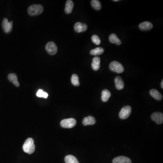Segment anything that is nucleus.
<instances>
[{
  "label": "nucleus",
  "mask_w": 163,
  "mask_h": 163,
  "mask_svg": "<svg viewBox=\"0 0 163 163\" xmlns=\"http://www.w3.org/2000/svg\"><path fill=\"white\" fill-rule=\"evenodd\" d=\"M35 146L33 139L29 138L26 140L23 146V151L28 154H33L35 151Z\"/></svg>",
  "instance_id": "nucleus-1"
},
{
  "label": "nucleus",
  "mask_w": 163,
  "mask_h": 163,
  "mask_svg": "<svg viewBox=\"0 0 163 163\" xmlns=\"http://www.w3.org/2000/svg\"><path fill=\"white\" fill-rule=\"evenodd\" d=\"M43 10V7L41 5H33L28 8V12L30 16H34L41 14Z\"/></svg>",
  "instance_id": "nucleus-2"
},
{
  "label": "nucleus",
  "mask_w": 163,
  "mask_h": 163,
  "mask_svg": "<svg viewBox=\"0 0 163 163\" xmlns=\"http://www.w3.org/2000/svg\"><path fill=\"white\" fill-rule=\"evenodd\" d=\"M111 70L117 73H121L124 71V67L121 64L117 61L111 62L109 65Z\"/></svg>",
  "instance_id": "nucleus-3"
},
{
  "label": "nucleus",
  "mask_w": 163,
  "mask_h": 163,
  "mask_svg": "<svg viewBox=\"0 0 163 163\" xmlns=\"http://www.w3.org/2000/svg\"><path fill=\"white\" fill-rule=\"evenodd\" d=\"M77 122L75 119L73 118H68L64 119L61 121L60 125L63 128H72L75 127L76 125Z\"/></svg>",
  "instance_id": "nucleus-4"
},
{
  "label": "nucleus",
  "mask_w": 163,
  "mask_h": 163,
  "mask_svg": "<svg viewBox=\"0 0 163 163\" xmlns=\"http://www.w3.org/2000/svg\"><path fill=\"white\" fill-rule=\"evenodd\" d=\"M131 113V107L129 106H126L121 109L119 113V117L122 119H127L130 116Z\"/></svg>",
  "instance_id": "nucleus-5"
},
{
  "label": "nucleus",
  "mask_w": 163,
  "mask_h": 163,
  "mask_svg": "<svg viewBox=\"0 0 163 163\" xmlns=\"http://www.w3.org/2000/svg\"><path fill=\"white\" fill-rule=\"evenodd\" d=\"M46 49L47 53L50 55H55L57 53L58 48L54 42L50 41L47 44Z\"/></svg>",
  "instance_id": "nucleus-6"
},
{
  "label": "nucleus",
  "mask_w": 163,
  "mask_h": 163,
  "mask_svg": "<svg viewBox=\"0 0 163 163\" xmlns=\"http://www.w3.org/2000/svg\"><path fill=\"white\" fill-rule=\"evenodd\" d=\"M3 30L6 33H10L12 30L13 22H9L6 18L3 19L2 23Z\"/></svg>",
  "instance_id": "nucleus-7"
},
{
  "label": "nucleus",
  "mask_w": 163,
  "mask_h": 163,
  "mask_svg": "<svg viewBox=\"0 0 163 163\" xmlns=\"http://www.w3.org/2000/svg\"><path fill=\"white\" fill-rule=\"evenodd\" d=\"M152 120L155 121L157 124H161L163 122V114L160 112L153 113L151 116Z\"/></svg>",
  "instance_id": "nucleus-8"
},
{
  "label": "nucleus",
  "mask_w": 163,
  "mask_h": 163,
  "mask_svg": "<svg viewBox=\"0 0 163 163\" xmlns=\"http://www.w3.org/2000/svg\"><path fill=\"white\" fill-rule=\"evenodd\" d=\"M74 29L77 33L84 32L87 30L88 26L86 24L82 23L81 22H77L75 24Z\"/></svg>",
  "instance_id": "nucleus-9"
},
{
  "label": "nucleus",
  "mask_w": 163,
  "mask_h": 163,
  "mask_svg": "<svg viewBox=\"0 0 163 163\" xmlns=\"http://www.w3.org/2000/svg\"><path fill=\"white\" fill-rule=\"evenodd\" d=\"M116 88L118 90L123 89L124 88V83L122 79L120 77H116L114 80Z\"/></svg>",
  "instance_id": "nucleus-10"
},
{
  "label": "nucleus",
  "mask_w": 163,
  "mask_h": 163,
  "mask_svg": "<svg viewBox=\"0 0 163 163\" xmlns=\"http://www.w3.org/2000/svg\"><path fill=\"white\" fill-rule=\"evenodd\" d=\"M139 27L141 30H149L153 28V26L150 22L144 21L140 24Z\"/></svg>",
  "instance_id": "nucleus-11"
},
{
  "label": "nucleus",
  "mask_w": 163,
  "mask_h": 163,
  "mask_svg": "<svg viewBox=\"0 0 163 163\" xmlns=\"http://www.w3.org/2000/svg\"><path fill=\"white\" fill-rule=\"evenodd\" d=\"M113 163H132L131 160L128 157L119 156L113 159Z\"/></svg>",
  "instance_id": "nucleus-12"
},
{
  "label": "nucleus",
  "mask_w": 163,
  "mask_h": 163,
  "mask_svg": "<svg viewBox=\"0 0 163 163\" xmlns=\"http://www.w3.org/2000/svg\"><path fill=\"white\" fill-rule=\"evenodd\" d=\"M150 94L152 97L155 98L156 100L160 101L162 100L163 96L158 90L153 89L150 90Z\"/></svg>",
  "instance_id": "nucleus-13"
},
{
  "label": "nucleus",
  "mask_w": 163,
  "mask_h": 163,
  "mask_svg": "<svg viewBox=\"0 0 163 163\" xmlns=\"http://www.w3.org/2000/svg\"><path fill=\"white\" fill-rule=\"evenodd\" d=\"M92 68L95 71H97L100 67V58L99 57H94L93 59L92 64Z\"/></svg>",
  "instance_id": "nucleus-14"
},
{
  "label": "nucleus",
  "mask_w": 163,
  "mask_h": 163,
  "mask_svg": "<svg viewBox=\"0 0 163 163\" xmlns=\"http://www.w3.org/2000/svg\"><path fill=\"white\" fill-rule=\"evenodd\" d=\"M96 123V120L94 117L92 116H88L84 118L83 121V124L84 126L88 125H93Z\"/></svg>",
  "instance_id": "nucleus-15"
},
{
  "label": "nucleus",
  "mask_w": 163,
  "mask_h": 163,
  "mask_svg": "<svg viewBox=\"0 0 163 163\" xmlns=\"http://www.w3.org/2000/svg\"><path fill=\"white\" fill-rule=\"evenodd\" d=\"M74 3L71 0H68L65 4V12L66 14H70L72 12Z\"/></svg>",
  "instance_id": "nucleus-16"
},
{
  "label": "nucleus",
  "mask_w": 163,
  "mask_h": 163,
  "mask_svg": "<svg viewBox=\"0 0 163 163\" xmlns=\"http://www.w3.org/2000/svg\"><path fill=\"white\" fill-rule=\"evenodd\" d=\"M8 79L15 86L19 87L20 84L18 81V77L15 73H10L8 76Z\"/></svg>",
  "instance_id": "nucleus-17"
},
{
  "label": "nucleus",
  "mask_w": 163,
  "mask_h": 163,
  "mask_svg": "<svg viewBox=\"0 0 163 163\" xmlns=\"http://www.w3.org/2000/svg\"><path fill=\"white\" fill-rule=\"evenodd\" d=\"M110 42L112 43L116 44L118 46H119L122 44V41L121 40L118 38L116 34H112L109 37Z\"/></svg>",
  "instance_id": "nucleus-18"
},
{
  "label": "nucleus",
  "mask_w": 163,
  "mask_h": 163,
  "mask_svg": "<svg viewBox=\"0 0 163 163\" xmlns=\"http://www.w3.org/2000/svg\"><path fill=\"white\" fill-rule=\"evenodd\" d=\"M111 96V93L109 90L104 89L102 91V100L104 102H106Z\"/></svg>",
  "instance_id": "nucleus-19"
},
{
  "label": "nucleus",
  "mask_w": 163,
  "mask_h": 163,
  "mask_svg": "<svg viewBox=\"0 0 163 163\" xmlns=\"http://www.w3.org/2000/svg\"><path fill=\"white\" fill-rule=\"evenodd\" d=\"M104 52V50L103 48L101 47H97L91 50L90 52V54L92 55L97 56V55H100L103 54Z\"/></svg>",
  "instance_id": "nucleus-20"
},
{
  "label": "nucleus",
  "mask_w": 163,
  "mask_h": 163,
  "mask_svg": "<svg viewBox=\"0 0 163 163\" xmlns=\"http://www.w3.org/2000/svg\"><path fill=\"white\" fill-rule=\"evenodd\" d=\"M66 163H79L77 158L72 155H68L65 157L64 159Z\"/></svg>",
  "instance_id": "nucleus-21"
},
{
  "label": "nucleus",
  "mask_w": 163,
  "mask_h": 163,
  "mask_svg": "<svg viewBox=\"0 0 163 163\" xmlns=\"http://www.w3.org/2000/svg\"><path fill=\"white\" fill-rule=\"evenodd\" d=\"M91 3L92 7L96 10H100L101 9L102 5L100 1L97 0H92Z\"/></svg>",
  "instance_id": "nucleus-22"
},
{
  "label": "nucleus",
  "mask_w": 163,
  "mask_h": 163,
  "mask_svg": "<svg viewBox=\"0 0 163 163\" xmlns=\"http://www.w3.org/2000/svg\"><path fill=\"white\" fill-rule=\"evenodd\" d=\"M71 83L75 86H79L80 83L79 81V77L77 75L73 74L71 77Z\"/></svg>",
  "instance_id": "nucleus-23"
},
{
  "label": "nucleus",
  "mask_w": 163,
  "mask_h": 163,
  "mask_svg": "<svg viewBox=\"0 0 163 163\" xmlns=\"http://www.w3.org/2000/svg\"><path fill=\"white\" fill-rule=\"evenodd\" d=\"M36 96H37L38 97L47 98L48 97V94L46 92H44L43 90L42 89H39L37 92Z\"/></svg>",
  "instance_id": "nucleus-24"
},
{
  "label": "nucleus",
  "mask_w": 163,
  "mask_h": 163,
  "mask_svg": "<svg viewBox=\"0 0 163 163\" xmlns=\"http://www.w3.org/2000/svg\"><path fill=\"white\" fill-rule=\"evenodd\" d=\"M92 40L93 43L95 44L96 45H99L101 44V39L99 38V37L97 35H93L92 37Z\"/></svg>",
  "instance_id": "nucleus-25"
},
{
  "label": "nucleus",
  "mask_w": 163,
  "mask_h": 163,
  "mask_svg": "<svg viewBox=\"0 0 163 163\" xmlns=\"http://www.w3.org/2000/svg\"><path fill=\"white\" fill-rule=\"evenodd\" d=\"M161 87L162 88H163V80H162V82H161Z\"/></svg>",
  "instance_id": "nucleus-26"
},
{
  "label": "nucleus",
  "mask_w": 163,
  "mask_h": 163,
  "mask_svg": "<svg viewBox=\"0 0 163 163\" xmlns=\"http://www.w3.org/2000/svg\"><path fill=\"white\" fill-rule=\"evenodd\" d=\"M113 1H119V0H113Z\"/></svg>",
  "instance_id": "nucleus-27"
}]
</instances>
